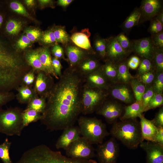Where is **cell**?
<instances>
[{
	"label": "cell",
	"instance_id": "cell-1",
	"mask_svg": "<svg viewBox=\"0 0 163 163\" xmlns=\"http://www.w3.org/2000/svg\"><path fill=\"white\" fill-rule=\"evenodd\" d=\"M84 78L69 67L54 83L46 97V106L40 120L50 131L74 125L82 113Z\"/></svg>",
	"mask_w": 163,
	"mask_h": 163
},
{
	"label": "cell",
	"instance_id": "cell-2",
	"mask_svg": "<svg viewBox=\"0 0 163 163\" xmlns=\"http://www.w3.org/2000/svg\"><path fill=\"white\" fill-rule=\"evenodd\" d=\"M17 163H98L95 160L72 158L60 152L53 150L47 145L41 144L24 152Z\"/></svg>",
	"mask_w": 163,
	"mask_h": 163
},
{
	"label": "cell",
	"instance_id": "cell-3",
	"mask_svg": "<svg viewBox=\"0 0 163 163\" xmlns=\"http://www.w3.org/2000/svg\"><path fill=\"white\" fill-rule=\"evenodd\" d=\"M109 133L130 149H136L144 140L140 122L137 119L117 121L113 124Z\"/></svg>",
	"mask_w": 163,
	"mask_h": 163
},
{
	"label": "cell",
	"instance_id": "cell-4",
	"mask_svg": "<svg viewBox=\"0 0 163 163\" xmlns=\"http://www.w3.org/2000/svg\"><path fill=\"white\" fill-rule=\"evenodd\" d=\"M77 120L81 135L92 144L102 143L105 138L110 135L105 124L96 117L82 116Z\"/></svg>",
	"mask_w": 163,
	"mask_h": 163
},
{
	"label": "cell",
	"instance_id": "cell-5",
	"mask_svg": "<svg viewBox=\"0 0 163 163\" xmlns=\"http://www.w3.org/2000/svg\"><path fill=\"white\" fill-rule=\"evenodd\" d=\"M22 112L18 107L0 109V132L9 136H21L24 128Z\"/></svg>",
	"mask_w": 163,
	"mask_h": 163
},
{
	"label": "cell",
	"instance_id": "cell-6",
	"mask_svg": "<svg viewBox=\"0 0 163 163\" xmlns=\"http://www.w3.org/2000/svg\"><path fill=\"white\" fill-rule=\"evenodd\" d=\"M108 97L107 90L90 87L83 84L82 95V113L95 112Z\"/></svg>",
	"mask_w": 163,
	"mask_h": 163
},
{
	"label": "cell",
	"instance_id": "cell-7",
	"mask_svg": "<svg viewBox=\"0 0 163 163\" xmlns=\"http://www.w3.org/2000/svg\"><path fill=\"white\" fill-rule=\"evenodd\" d=\"M92 144L82 136L72 142L65 150L66 156L69 158L89 160L95 156V150Z\"/></svg>",
	"mask_w": 163,
	"mask_h": 163
},
{
	"label": "cell",
	"instance_id": "cell-8",
	"mask_svg": "<svg viewBox=\"0 0 163 163\" xmlns=\"http://www.w3.org/2000/svg\"><path fill=\"white\" fill-rule=\"evenodd\" d=\"M16 57L12 52L0 43V91H4L11 74L15 67Z\"/></svg>",
	"mask_w": 163,
	"mask_h": 163
},
{
	"label": "cell",
	"instance_id": "cell-9",
	"mask_svg": "<svg viewBox=\"0 0 163 163\" xmlns=\"http://www.w3.org/2000/svg\"><path fill=\"white\" fill-rule=\"evenodd\" d=\"M125 106L122 102L108 96L95 112L103 116L109 124H113L122 115Z\"/></svg>",
	"mask_w": 163,
	"mask_h": 163
},
{
	"label": "cell",
	"instance_id": "cell-10",
	"mask_svg": "<svg viewBox=\"0 0 163 163\" xmlns=\"http://www.w3.org/2000/svg\"><path fill=\"white\" fill-rule=\"evenodd\" d=\"M95 156L99 163H117L120 154V146L116 139L112 137L98 145Z\"/></svg>",
	"mask_w": 163,
	"mask_h": 163
},
{
	"label": "cell",
	"instance_id": "cell-11",
	"mask_svg": "<svg viewBox=\"0 0 163 163\" xmlns=\"http://www.w3.org/2000/svg\"><path fill=\"white\" fill-rule=\"evenodd\" d=\"M107 91L108 97L123 104L129 105L136 101L129 83L117 82L110 85Z\"/></svg>",
	"mask_w": 163,
	"mask_h": 163
},
{
	"label": "cell",
	"instance_id": "cell-12",
	"mask_svg": "<svg viewBox=\"0 0 163 163\" xmlns=\"http://www.w3.org/2000/svg\"><path fill=\"white\" fill-rule=\"evenodd\" d=\"M140 17L139 23L150 21L163 10V2L160 0H143L139 8Z\"/></svg>",
	"mask_w": 163,
	"mask_h": 163
},
{
	"label": "cell",
	"instance_id": "cell-13",
	"mask_svg": "<svg viewBox=\"0 0 163 163\" xmlns=\"http://www.w3.org/2000/svg\"><path fill=\"white\" fill-rule=\"evenodd\" d=\"M106 39V60H109L116 64L127 58L129 55L125 53L119 44L115 37H111Z\"/></svg>",
	"mask_w": 163,
	"mask_h": 163
},
{
	"label": "cell",
	"instance_id": "cell-14",
	"mask_svg": "<svg viewBox=\"0 0 163 163\" xmlns=\"http://www.w3.org/2000/svg\"><path fill=\"white\" fill-rule=\"evenodd\" d=\"M139 145L146 152L145 163H163V146L149 141H143Z\"/></svg>",
	"mask_w": 163,
	"mask_h": 163
},
{
	"label": "cell",
	"instance_id": "cell-15",
	"mask_svg": "<svg viewBox=\"0 0 163 163\" xmlns=\"http://www.w3.org/2000/svg\"><path fill=\"white\" fill-rule=\"evenodd\" d=\"M132 52L142 58L152 60L154 46L150 37L131 41Z\"/></svg>",
	"mask_w": 163,
	"mask_h": 163
},
{
	"label": "cell",
	"instance_id": "cell-16",
	"mask_svg": "<svg viewBox=\"0 0 163 163\" xmlns=\"http://www.w3.org/2000/svg\"><path fill=\"white\" fill-rule=\"evenodd\" d=\"M34 89L40 97H46L54 84L53 77L43 71L37 72Z\"/></svg>",
	"mask_w": 163,
	"mask_h": 163
},
{
	"label": "cell",
	"instance_id": "cell-17",
	"mask_svg": "<svg viewBox=\"0 0 163 163\" xmlns=\"http://www.w3.org/2000/svg\"><path fill=\"white\" fill-rule=\"evenodd\" d=\"M80 135L78 126L73 125L64 129L56 143V148L66 150L72 142L80 137Z\"/></svg>",
	"mask_w": 163,
	"mask_h": 163
},
{
	"label": "cell",
	"instance_id": "cell-18",
	"mask_svg": "<svg viewBox=\"0 0 163 163\" xmlns=\"http://www.w3.org/2000/svg\"><path fill=\"white\" fill-rule=\"evenodd\" d=\"M101 65L99 59L94 55L91 54L84 58L75 69L83 78L98 69Z\"/></svg>",
	"mask_w": 163,
	"mask_h": 163
},
{
	"label": "cell",
	"instance_id": "cell-19",
	"mask_svg": "<svg viewBox=\"0 0 163 163\" xmlns=\"http://www.w3.org/2000/svg\"><path fill=\"white\" fill-rule=\"evenodd\" d=\"M65 52L69 67L75 68L85 57L92 54L76 45H66Z\"/></svg>",
	"mask_w": 163,
	"mask_h": 163
},
{
	"label": "cell",
	"instance_id": "cell-20",
	"mask_svg": "<svg viewBox=\"0 0 163 163\" xmlns=\"http://www.w3.org/2000/svg\"><path fill=\"white\" fill-rule=\"evenodd\" d=\"M83 78L84 84L90 87L107 90L111 85L101 72L100 68L85 76Z\"/></svg>",
	"mask_w": 163,
	"mask_h": 163
},
{
	"label": "cell",
	"instance_id": "cell-21",
	"mask_svg": "<svg viewBox=\"0 0 163 163\" xmlns=\"http://www.w3.org/2000/svg\"><path fill=\"white\" fill-rule=\"evenodd\" d=\"M139 118L143 139L146 141L154 142L158 128L154 124L151 120L146 118L143 114Z\"/></svg>",
	"mask_w": 163,
	"mask_h": 163
},
{
	"label": "cell",
	"instance_id": "cell-22",
	"mask_svg": "<svg viewBox=\"0 0 163 163\" xmlns=\"http://www.w3.org/2000/svg\"><path fill=\"white\" fill-rule=\"evenodd\" d=\"M144 107L142 101H136L134 103L125 105L123 113L120 119V120L139 117L144 112Z\"/></svg>",
	"mask_w": 163,
	"mask_h": 163
},
{
	"label": "cell",
	"instance_id": "cell-23",
	"mask_svg": "<svg viewBox=\"0 0 163 163\" xmlns=\"http://www.w3.org/2000/svg\"><path fill=\"white\" fill-rule=\"evenodd\" d=\"M100 69L110 85L118 82L117 72L116 64L108 60L104 61Z\"/></svg>",
	"mask_w": 163,
	"mask_h": 163
},
{
	"label": "cell",
	"instance_id": "cell-24",
	"mask_svg": "<svg viewBox=\"0 0 163 163\" xmlns=\"http://www.w3.org/2000/svg\"><path fill=\"white\" fill-rule=\"evenodd\" d=\"M88 37L84 32H76L72 34L70 39L77 46L95 55Z\"/></svg>",
	"mask_w": 163,
	"mask_h": 163
},
{
	"label": "cell",
	"instance_id": "cell-25",
	"mask_svg": "<svg viewBox=\"0 0 163 163\" xmlns=\"http://www.w3.org/2000/svg\"><path fill=\"white\" fill-rule=\"evenodd\" d=\"M16 90L17 98L21 104H28L32 99L38 96L34 88L24 84H21Z\"/></svg>",
	"mask_w": 163,
	"mask_h": 163
},
{
	"label": "cell",
	"instance_id": "cell-26",
	"mask_svg": "<svg viewBox=\"0 0 163 163\" xmlns=\"http://www.w3.org/2000/svg\"><path fill=\"white\" fill-rule=\"evenodd\" d=\"M128 60L126 58L115 64L117 72L118 82L129 83L130 80L134 77L129 72Z\"/></svg>",
	"mask_w": 163,
	"mask_h": 163
},
{
	"label": "cell",
	"instance_id": "cell-27",
	"mask_svg": "<svg viewBox=\"0 0 163 163\" xmlns=\"http://www.w3.org/2000/svg\"><path fill=\"white\" fill-rule=\"evenodd\" d=\"M39 56L40 61L46 72L59 79V78L55 74L52 66V58L48 49L43 48L39 50Z\"/></svg>",
	"mask_w": 163,
	"mask_h": 163
},
{
	"label": "cell",
	"instance_id": "cell-28",
	"mask_svg": "<svg viewBox=\"0 0 163 163\" xmlns=\"http://www.w3.org/2000/svg\"><path fill=\"white\" fill-rule=\"evenodd\" d=\"M25 59L27 64L35 71H43L47 73L39 59V50L27 52L25 55Z\"/></svg>",
	"mask_w": 163,
	"mask_h": 163
},
{
	"label": "cell",
	"instance_id": "cell-29",
	"mask_svg": "<svg viewBox=\"0 0 163 163\" xmlns=\"http://www.w3.org/2000/svg\"><path fill=\"white\" fill-rule=\"evenodd\" d=\"M140 17L139 8L136 7L126 18L121 26L125 32H128L134 27L138 25Z\"/></svg>",
	"mask_w": 163,
	"mask_h": 163
},
{
	"label": "cell",
	"instance_id": "cell-30",
	"mask_svg": "<svg viewBox=\"0 0 163 163\" xmlns=\"http://www.w3.org/2000/svg\"><path fill=\"white\" fill-rule=\"evenodd\" d=\"M106 39L99 37L96 38L94 43L93 51L95 55L99 59L104 61L106 59Z\"/></svg>",
	"mask_w": 163,
	"mask_h": 163
},
{
	"label": "cell",
	"instance_id": "cell-31",
	"mask_svg": "<svg viewBox=\"0 0 163 163\" xmlns=\"http://www.w3.org/2000/svg\"><path fill=\"white\" fill-rule=\"evenodd\" d=\"M129 83L136 101H142V97L145 90V85L140 81L136 76L130 80Z\"/></svg>",
	"mask_w": 163,
	"mask_h": 163
},
{
	"label": "cell",
	"instance_id": "cell-32",
	"mask_svg": "<svg viewBox=\"0 0 163 163\" xmlns=\"http://www.w3.org/2000/svg\"><path fill=\"white\" fill-rule=\"evenodd\" d=\"M41 114L32 109H25L22 113V123L23 127L27 126L32 122L40 120Z\"/></svg>",
	"mask_w": 163,
	"mask_h": 163
},
{
	"label": "cell",
	"instance_id": "cell-33",
	"mask_svg": "<svg viewBox=\"0 0 163 163\" xmlns=\"http://www.w3.org/2000/svg\"><path fill=\"white\" fill-rule=\"evenodd\" d=\"M46 98L37 96L27 104L26 109H32L41 113H43L46 106Z\"/></svg>",
	"mask_w": 163,
	"mask_h": 163
},
{
	"label": "cell",
	"instance_id": "cell-34",
	"mask_svg": "<svg viewBox=\"0 0 163 163\" xmlns=\"http://www.w3.org/2000/svg\"><path fill=\"white\" fill-rule=\"evenodd\" d=\"M154 70L156 72L163 71V49L154 47L152 59Z\"/></svg>",
	"mask_w": 163,
	"mask_h": 163
},
{
	"label": "cell",
	"instance_id": "cell-35",
	"mask_svg": "<svg viewBox=\"0 0 163 163\" xmlns=\"http://www.w3.org/2000/svg\"><path fill=\"white\" fill-rule=\"evenodd\" d=\"M116 39L123 50L129 55L132 52L131 41L123 32H121L115 37Z\"/></svg>",
	"mask_w": 163,
	"mask_h": 163
},
{
	"label": "cell",
	"instance_id": "cell-36",
	"mask_svg": "<svg viewBox=\"0 0 163 163\" xmlns=\"http://www.w3.org/2000/svg\"><path fill=\"white\" fill-rule=\"evenodd\" d=\"M11 142L7 138L0 145V158L3 163H13L9 156V150Z\"/></svg>",
	"mask_w": 163,
	"mask_h": 163
},
{
	"label": "cell",
	"instance_id": "cell-37",
	"mask_svg": "<svg viewBox=\"0 0 163 163\" xmlns=\"http://www.w3.org/2000/svg\"><path fill=\"white\" fill-rule=\"evenodd\" d=\"M53 30L56 42L67 45L70 39L64 27H57Z\"/></svg>",
	"mask_w": 163,
	"mask_h": 163
},
{
	"label": "cell",
	"instance_id": "cell-38",
	"mask_svg": "<svg viewBox=\"0 0 163 163\" xmlns=\"http://www.w3.org/2000/svg\"><path fill=\"white\" fill-rule=\"evenodd\" d=\"M136 77H138L142 74L151 70H154L152 60L142 58L138 67Z\"/></svg>",
	"mask_w": 163,
	"mask_h": 163
},
{
	"label": "cell",
	"instance_id": "cell-39",
	"mask_svg": "<svg viewBox=\"0 0 163 163\" xmlns=\"http://www.w3.org/2000/svg\"><path fill=\"white\" fill-rule=\"evenodd\" d=\"M163 94H160L155 93L147 106L144 109V112L158 107H161L163 105Z\"/></svg>",
	"mask_w": 163,
	"mask_h": 163
},
{
	"label": "cell",
	"instance_id": "cell-40",
	"mask_svg": "<svg viewBox=\"0 0 163 163\" xmlns=\"http://www.w3.org/2000/svg\"><path fill=\"white\" fill-rule=\"evenodd\" d=\"M154 92L162 94L163 91V71L156 72V76L152 84Z\"/></svg>",
	"mask_w": 163,
	"mask_h": 163
},
{
	"label": "cell",
	"instance_id": "cell-41",
	"mask_svg": "<svg viewBox=\"0 0 163 163\" xmlns=\"http://www.w3.org/2000/svg\"><path fill=\"white\" fill-rule=\"evenodd\" d=\"M22 24L19 21L14 20H10L7 23L6 28L10 34L15 35L18 34L21 29Z\"/></svg>",
	"mask_w": 163,
	"mask_h": 163
},
{
	"label": "cell",
	"instance_id": "cell-42",
	"mask_svg": "<svg viewBox=\"0 0 163 163\" xmlns=\"http://www.w3.org/2000/svg\"><path fill=\"white\" fill-rule=\"evenodd\" d=\"M156 74V72L155 71V70H153L137 77L145 85H150L152 84Z\"/></svg>",
	"mask_w": 163,
	"mask_h": 163
},
{
	"label": "cell",
	"instance_id": "cell-43",
	"mask_svg": "<svg viewBox=\"0 0 163 163\" xmlns=\"http://www.w3.org/2000/svg\"><path fill=\"white\" fill-rule=\"evenodd\" d=\"M150 23L148 31L151 34L159 33L163 31V24L158 21L155 18L150 21Z\"/></svg>",
	"mask_w": 163,
	"mask_h": 163
},
{
	"label": "cell",
	"instance_id": "cell-44",
	"mask_svg": "<svg viewBox=\"0 0 163 163\" xmlns=\"http://www.w3.org/2000/svg\"><path fill=\"white\" fill-rule=\"evenodd\" d=\"M10 7L11 9L16 13L32 19L23 5L20 2L16 1L12 2L10 4Z\"/></svg>",
	"mask_w": 163,
	"mask_h": 163
},
{
	"label": "cell",
	"instance_id": "cell-45",
	"mask_svg": "<svg viewBox=\"0 0 163 163\" xmlns=\"http://www.w3.org/2000/svg\"><path fill=\"white\" fill-rule=\"evenodd\" d=\"M145 85V90L142 97V101L144 109L147 106L155 93L152 85Z\"/></svg>",
	"mask_w": 163,
	"mask_h": 163
},
{
	"label": "cell",
	"instance_id": "cell-46",
	"mask_svg": "<svg viewBox=\"0 0 163 163\" xmlns=\"http://www.w3.org/2000/svg\"><path fill=\"white\" fill-rule=\"evenodd\" d=\"M15 96L11 91H0V109L2 106L13 100Z\"/></svg>",
	"mask_w": 163,
	"mask_h": 163
},
{
	"label": "cell",
	"instance_id": "cell-47",
	"mask_svg": "<svg viewBox=\"0 0 163 163\" xmlns=\"http://www.w3.org/2000/svg\"><path fill=\"white\" fill-rule=\"evenodd\" d=\"M154 47L163 49V32L151 34L150 37Z\"/></svg>",
	"mask_w": 163,
	"mask_h": 163
},
{
	"label": "cell",
	"instance_id": "cell-48",
	"mask_svg": "<svg viewBox=\"0 0 163 163\" xmlns=\"http://www.w3.org/2000/svg\"><path fill=\"white\" fill-rule=\"evenodd\" d=\"M157 128L163 127V107H160L154 118L151 120Z\"/></svg>",
	"mask_w": 163,
	"mask_h": 163
},
{
	"label": "cell",
	"instance_id": "cell-49",
	"mask_svg": "<svg viewBox=\"0 0 163 163\" xmlns=\"http://www.w3.org/2000/svg\"><path fill=\"white\" fill-rule=\"evenodd\" d=\"M41 40L46 44H51L57 42L53 30H50L47 31L43 35Z\"/></svg>",
	"mask_w": 163,
	"mask_h": 163
},
{
	"label": "cell",
	"instance_id": "cell-50",
	"mask_svg": "<svg viewBox=\"0 0 163 163\" xmlns=\"http://www.w3.org/2000/svg\"><path fill=\"white\" fill-rule=\"evenodd\" d=\"M26 36L30 41H34L38 39L41 36V32L37 29H34L27 30L26 31Z\"/></svg>",
	"mask_w": 163,
	"mask_h": 163
},
{
	"label": "cell",
	"instance_id": "cell-51",
	"mask_svg": "<svg viewBox=\"0 0 163 163\" xmlns=\"http://www.w3.org/2000/svg\"><path fill=\"white\" fill-rule=\"evenodd\" d=\"M52 64L55 74L59 78H60L62 75L61 72L62 66L60 61L58 59L53 57L52 58Z\"/></svg>",
	"mask_w": 163,
	"mask_h": 163
},
{
	"label": "cell",
	"instance_id": "cell-52",
	"mask_svg": "<svg viewBox=\"0 0 163 163\" xmlns=\"http://www.w3.org/2000/svg\"><path fill=\"white\" fill-rule=\"evenodd\" d=\"M52 52L54 57L58 59H62L66 60L64 57V50L59 45L57 44L54 45L52 48Z\"/></svg>",
	"mask_w": 163,
	"mask_h": 163
},
{
	"label": "cell",
	"instance_id": "cell-53",
	"mask_svg": "<svg viewBox=\"0 0 163 163\" xmlns=\"http://www.w3.org/2000/svg\"><path fill=\"white\" fill-rule=\"evenodd\" d=\"M31 41L26 36L24 35L19 39L17 43L18 48L21 50H24L30 44Z\"/></svg>",
	"mask_w": 163,
	"mask_h": 163
},
{
	"label": "cell",
	"instance_id": "cell-54",
	"mask_svg": "<svg viewBox=\"0 0 163 163\" xmlns=\"http://www.w3.org/2000/svg\"><path fill=\"white\" fill-rule=\"evenodd\" d=\"M153 142L163 146V127L158 128Z\"/></svg>",
	"mask_w": 163,
	"mask_h": 163
},
{
	"label": "cell",
	"instance_id": "cell-55",
	"mask_svg": "<svg viewBox=\"0 0 163 163\" xmlns=\"http://www.w3.org/2000/svg\"><path fill=\"white\" fill-rule=\"evenodd\" d=\"M34 72L35 71L33 69L31 70L29 78L28 80L24 85L30 86V85L34 83L35 80L34 74Z\"/></svg>",
	"mask_w": 163,
	"mask_h": 163
},
{
	"label": "cell",
	"instance_id": "cell-56",
	"mask_svg": "<svg viewBox=\"0 0 163 163\" xmlns=\"http://www.w3.org/2000/svg\"><path fill=\"white\" fill-rule=\"evenodd\" d=\"M73 0H59L57 4L63 7H66L69 5Z\"/></svg>",
	"mask_w": 163,
	"mask_h": 163
},
{
	"label": "cell",
	"instance_id": "cell-57",
	"mask_svg": "<svg viewBox=\"0 0 163 163\" xmlns=\"http://www.w3.org/2000/svg\"><path fill=\"white\" fill-rule=\"evenodd\" d=\"M129 59L138 66L140 62V60L139 58L136 56H133Z\"/></svg>",
	"mask_w": 163,
	"mask_h": 163
},
{
	"label": "cell",
	"instance_id": "cell-58",
	"mask_svg": "<svg viewBox=\"0 0 163 163\" xmlns=\"http://www.w3.org/2000/svg\"><path fill=\"white\" fill-rule=\"evenodd\" d=\"M128 66L129 68L133 69H135L138 68L139 66L133 62L129 59L128 62Z\"/></svg>",
	"mask_w": 163,
	"mask_h": 163
},
{
	"label": "cell",
	"instance_id": "cell-59",
	"mask_svg": "<svg viewBox=\"0 0 163 163\" xmlns=\"http://www.w3.org/2000/svg\"><path fill=\"white\" fill-rule=\"evenodd\" d=\"M155 17L158 21L163 24V10L161 11Z\"/></svg>",
	"mask_w": 163,
	"mask_h": 163
},
{
	"label": "cell",
	"instance_id": "cell-60",
	"mask_svg": "<svg viewBox=\"0 0 163 163\" xmlns=\"http://www.w3.org/2000/svg\"><path fill=\"white\" fill-rule=\"evenodd\" d=\"M39 1L40 4L43 6L48 5L51 4L52 2V1L50 0H40Z\"/></svg>",
	"mask_w": 163,
	"mask_h": 163
},
{
	"label": "cell",
	"instance_id": "cell-61",
	"mask_svg": "<svg viewBox=\"0 0 163 163\" xmlns=\"http://www.w3.org/2000/svg\"><path fill=\"white\" fill-rule=\"evenodd\" d=\"M24 2L27 6L31 7L34 5L35 1L34 0H26Z\"/></svg>",
	"mask_w": 163,
	"mask_h": 163
},
{
	"label": "cell",
	"instance_id": "cell-62",
	"mask_svg": "<svg viewBox=\"0 0 163 163\" xmlns=\"http://www.w3.org/2000/svg\"><path fill=\"white\" fill-rule=\"evenodd\" d=\"M3 21V18L1 15H0V26Z\"/></svg>",
	"mask_w": 163,
	"mask_h": 163
}]
</instances>
